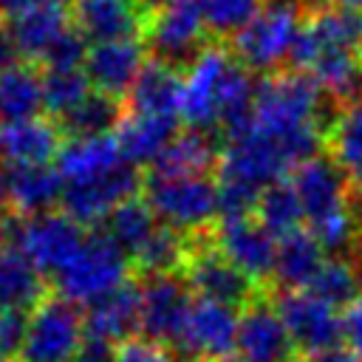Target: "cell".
<instances>
[{"instance_id": "obj_17", "label": "cell", "mask_w": 362, "mask_h": 362, "mask_svg": "<svg viewBox=\"0 0 362 362\" xmlns=\"http://www.w3.org/2000/svg\"><path fill=\"white\" fill-rule=\"evenodd\" d=\"M71 20L93 45L136 40L150 23L139 0H71Z\"/></svg>"}, {"instance_id": "obj_26", "label": "cell", "mask_w": 362, "mask_h": 362, "mask_svg": "<svg viewBox=\"0 0 362 362\" xmlns=\"http://www.w3.org/2000/svg\"><path fill=\"white\" fill-rule=\"evenodd\" d=\"M14 40H17V48L23 54V59L28 62H42V57L48 54V48L74 25L71 20V6L65 3H51V6H40V8H31L14 20H6Z\"/></svg>"}, {"instance_id": "obj_24", "label": "cell", "mask_w": 362, "mask_h": 362, "mask_svg": "<svg viewBox=\"0 0 362 362\" xmlns=\"http://www.w3.org/2000/svg\"><path fill=\"white\" fill-rule=\"evenodd\" d=\"M8 167H11V173H8V212H17L23 218H34L42 212H54V206L62 204L65 181L57 173V167H48V164H37V167L8 164Z\"/></svg>"}, {"instance_id": "obj_4", "label": "cell", "mask_w": 362, "mask_h": 362, "mask_svg": "<svg viewBox=\"0 0 362 362\" xmlns=\"http://www.w3.org/2000/svg\"><path fill=\"white\" fill-rule=\"evenodd\" d=\"M127 272L130 255L102 229H93L90 235H85L79 252L68 260V266L54 277V288L59 297L76 305H90L124 286Z\"/></svg>"}, {"instance_id": "obj_38", "label": "cell", "mask_w": 362, "mask_h": 362, "mask_svg": "<svg viewBox=\"0 0 362 362\" xmlns=\"http://www.w3.org/2000/svg\"><path fill=\"white\" fill-rule=\"evenodd\" d=\"M198 8L209 34L235 37L255 20V14L263 8V0H198Z\"/></svg>"}, {"instance_id": "obj_41", "label": "cell", "mask_w": 362, "mask_h": 362, "mask_svg": "<svg viewBox=\"0 0 362 362\" xmlns=\"http://www.w3.org/2000/svg\"><path fill=\"white\" fill-rule=\"evenodd\" d=\"M342 339L362 359V297L354 300L342 314Z\"/></svg>"}, {"instance_id": "obj_47", "label": "cell", "mask_w": 362, "mask_h": 362, "mask_svg": "<svg viewBox=\"0 0 362 362\" xmlns=\"http://www.w3.org/2000/svg\"><path fill=\"white\" fill-rule=\"evenodd\" d=\"M139 3L150 11V8H161V6H164V3H170V0H139Z\"/></svg>"}, {"instance_id": "obj_6", "label": "cell", "mask_w": 362, "mask_h": 362, "mask_svg": "<svg viewBox=\"0 0 362 362\" xmlns=\"http://www.w3.org/2000/svg\"><path fill=\"white\" fill-rule=\"evenodd\" d=\"M144 201L164 226L178 232H198L218 218V184L204 175H161L150 173Z\"/></svg>"}, {"instance_id": "obj_49", "label": "cell", "mask_w": 362, "mask_h": 362, "mask_svg": "<svg viewBox=\"0 0 362 362\" xmlns=\"http://www.w3.org/2000/svg\"><path fill=\"white\" fill-rule=\"evenodd\" d=\"M308 362H311V359H308Z\"/></svg>"}, {"instance_id": "obj_40", "label": "cell", "mask_w": 362, "mask_h": 362, "mask_svg": "<svg viewBox=\"0 0 362 362\" xmlns=\"http://www.w3.org/2000/svg\"><path fill=\"white\" fill-rule=\"evenodd\" d=\"M28 314L25 311H0V362L20 359L25 342Z\"/></svg>"}, {"instance_id": "obj_10", "label": "cell", "mask_w": 362, "mask_h": 362, "mask_svg": "<svg viewBox=\"0 0 362 362\" xmlns=\"http://www.w3.org/2000/svg\"><path fill=\"white\" fill-rule=\"evenodd\" d=\"M139 189H141L139 167H133L130 161H122L119 167L102 175L65 184L62 212L71 215L79 226H99L119 204L136 198Z\"/></svg>"}, {"instance_id": "obj_36", "label": "cell", "mask_w": 362, "mask_h": 362, "mask_svg": "<svg viewBox=\"0 0 362 362\" xmlns=\"http://www.w3.org/2000/svg\"><path fill=\"white\" fill-rule=\"evenodd\" d=\"M311 294H317L320 300H325L334 308H348L354 300L362 297V274L359 266L351 263L348 257H328L320 272L314 274V280L308 283Z\"/></svg>"}, {"instance_id": "obj_21", "label": "cell", "mask_w": 362, "mask_h": 362, "mask_svg": "<svg viewBox=\"0 0 362 362\" xmlns=\"http://www.w3.org/2000/svg\"><path fill=\"white\" fill-rule=\"evenodd\" d=\"M65 133L59 130L57 119L34 116L23 122L0 124V161L14 167H37L57 161Z\"/></svg>"}, {"instance_id": "obj_29", "label": "cell", "mask_w": 362, "mask_h": 362, "mask_svg": "<svg viewBox=\"0 0 362 362\" xmlns=\"http://www.w3.org/2000/svg\"><path fill=\"white\" fill-rule=\"evenodd\" d=\"M42 110V74H37L31 62H17L0 74V124L34 119Z\"/></svg>"}, {"instance_id": "obj_16", "label": "cell", "mask_w": 362, "mask_h": 362, "mask_svg": "<svg viewBox=\"0 0 362 362\" xmlns=\"http://www.w3.org/2000/svg\"><path fill=\"white\" fill-rule=\"evenodd\" d=\"M238 354L243 362H300L297 345L286 331L274 303L255 300L238 322Z\"/></svg>"}, {"instance_id": "obj_30", "label": "cell", "mask_w": 362, "mask_h": 362, "mask_svg": "<svg viewBox=\"0 0 362 362\" xmlns=\"http://www.w3.org/2000/svg\"><path fill=\"white\" fill-rule=\"evenodd\" d=\"M331 158L342 167V173L362 187V96L351 99L328 127Z\"/></svg>"}, {"instance_id": "obj_43", "label": "cell", "mask_w": 362, "mask_h": 362, "mask_svg": "<svg viewBox=\"0 0 362 362\" xmlns=\"http://www.w3.org/2000/svg\"><path fill=\"white\" fill-rule=\"evenodd\" d=\"M76 362H119V356H116L113 345H105V342H96V339L85 337V345H82Z\"/></svg>"}, {"instance_id": "obj_39", "label": "cell", "mask_w": 362, "mask_h": 362, "mask_svg": "<svg viewBox=\"0 0 362 362\" xmlns=\"http://www.w3.org/2000/svg\"><path fill=\"white\" fill-rule=\"evenodd\" d=\"M88 51H90V45H88L85 34H82L76 25H71V28L48 48V54L42 57V65H45V71H74V68H85Z\"/></svg>"}, {"instance_id": "obj_25", "label": "cell", "mask_w": 362, "mask_h": 362, "mask_svg": "<svg viewBox=\"0 0 362 362\" xmlns=\"http://www.w3.org/2000/svg\"><path fill=\"white\" fill-rule=\"evenodd\" d=\"M184 74L173 65L150 59L127 90V113L147 116H178Z\"/></svg>"}, {"instance_id": "obj_46", "label": "cell", "mask_w": 362, "mask_h": 362, "mask_svg": "<svg viewBox=\"0 0 362 362\" xmlns=\"http://www.w3.org/2000/svg\"><path fill=\"white\" fill-rule=\"evenodd\" d=\"M331 6H339L348 11H362V0H331Z\"/></svg>"}, {"instance_id": "obj_3", "label": "cell", "mask_w": 362, "mask_h": 362, "mask_svg": "<svg viewBox=\"0 0 362 362\" xmlns=\"http://www.w3.org/2000/svg\"><path fill=\"white\" fill-rule=\"evenodd\" d=\"M322 107L325 90L308 74L286 71L257 82L249 124L272 139L297 167L300 161L317 156Z\"/></svg>"}, {"instance_id": "obj_32", "label": "cell", "mask_w": 362, "mask_h": 362, "mask_svg": "<svg viewBox=\"0 0 362 362\" xmlns=\"http://www.w3.org/2000/svg\"><path fill=\"white\" fill-rule=\"evenodd\" d=\"M218 161L215 141L204 130H187L173 139V144L156 158L153 173L161 175H204Z\"/></svg>"}, {"instance_id": "obj_13", "label": "cell", "mask_w": 362, "mask_h": 362, "mask_svg": "<svg viewBox=\"0 0 362 362\" xmlns=\"http://www.w3.org/2000/svg\"><path fill=\"white\" fill-rule=\"evenodd\" d=\"M280 320L286 322L288 337L294 339L300 354L317 356L328 348H337L342 339V317L339 308L328 305L311 291H280L274 300Z\"/></svg>"}, {"instance_id": "obj_15", "label": "cell", "mask_w": 362, "mask_h": 362, "mask_svg": "<svg viewBox=\"0 0 362 362\" xmlns=\"http://www.w3.org/2000/svg\"><path fill=\"white\" fill-rule=\"evenodd\" d=\"M212 240L255 283H263V280L274 277L277 240L257 218H252V215H246V218H221Z\"/></svg>"}, {"instance_id": "obj_5", "label": "cell", "mask_w": 362, "mask_h": 362, "mask_svg": "<svg viewBox=\"0 0 362 362\" xmlns=\"http://www.w3.org/2000/svg\"><path fill=\"white\" fill-rule=\"evenodd\" d=\"M303 20L294 0H269L255 20L232 37V54L243 68L274 71L291 59Z\"/></svg>"}, {"instance_id": "obj_35", "label": "cell", "mask_w": 362, "mask_h": 362, "mask_svg": "<svg viewBox=\"0 0 362 362\" xmlns=\"http://www.w3.org/2000/svg\"><path fill=\"white\" fill-rule=\"evenodd\" d=\"M257 221L274 235V238H286L291 232L300 229V223L305 221L303 204L297 189L291 187V181H274L269 184L260 198H257Z\"/></svg>"}, {"instance_id": "obj_44", "label": "cell", "mask_w": 362, "mask_h": 362, "mask_svg": "<svg viewBox=\"0 0 362 362\" xmlns=\"http://www.w3.org/2000/svg\"><path fill=\"white\" fill-rule=\"evenodd\" d=\"M51 3H62V0H0V20H14L31 8L51 6Z\"/></svg>"}, {"instance_id": "obj_19", "label": "cell", "mask_w": 362, "mask_h": 362, "mask_svg": "<svg viewBox=\"0 0 362 362\" xmlns=\"http://www.w3.org/2000/svg\"><path fill=\"white\" fill-rule=\"evenodd\" d=\"M147 45L136 40H113V42H96L88 51L85 59V74L93 85V90L110 93V96H124L141 68L147 65Z\"/></svg>"}, {"instance_id": "obj_18", "label": "cell", "mask_w": 362, "mask_h": 362, "mask_svg": "<svg viewBox=\"0 0 362 362\" xmlns=\"http://www.w3.org/2000/svg\"><path fill=\"white\" fill-rule=\"evenodd\" d=\"M348 175L328 156H311L291 170V187L300 195L308 223L322 221L325 215L348 206Z\"/></svg>"}, {"instance_id": "obj_37", "label": "cell", "mask_w": 362, "mask_h": 362, "mask_svg": "<svg viewBox=\"0 0 362 362\" xmlns=\"http://www.w3.org/2000/svg\"><path fill=\"white\" fill-rule=\"evenodd\" d=\"M93 90L85 68L74 71H45L42 74V96H45V113L51 119H62L71 113L88 93Z\"/></svg>"}, {"instance_id": "obj_31", "label": "cell", "mask_w": 362, "mask_h": 362, "mask_svg": "<svg viewBox=\"0 0 362 362\" xmlns=\"http://www.w3.org/2000/svg\"><path fill=\"white\" fill-rule=\"evenodd\" d=\"M122 119L124 113L116 96L90 90L71 113L57 119V124L68 139H82V136H110L122 124Z\"/></svg>"}, {"instance_id": "obj_42", "label": "cell", "mask_w": 362, "mask_h": 362, "mask_svg": "<svg viewBox=\"0 0 362 362\" xmlns=\"http://www.w3.org/2000/svg\"><path fill=\"white\" fill-rule=\"evenodd\" d=\"M17 62H23V54L17 48V40H14L8 23L0 20V74L8 71V68H14Z\"/></svg>"}, {"instance_id": "obj_22", "label": "cell", "mask_w": 362, "mask_h": 362, "mask_svg": "<svg viewBox=\"0 0 362 362\" xmlns=\"http://www.w3.org/2000/svg\"><path fill=\"white\" fill-rule=\"evenodd\" d=\"M48 297L45 274L11 243H0V311L31 314Z\"/></svg>"}, {"instance_id": "obj_7", "label": "cell", "mask_w": 362, "mask_h": 362, "mask_svg": "<svg viewBox=\"0 0 362 362\" xmlns=\"http://www.w3.org/2000/svg\"><path fill=\"white\" fill-rule=\"evenodd\" d=\"M85 345V314L76 303L48 294L31 314L17 362H76Z\"/></svg>"}, {"instance_id": "obj_33", "label": "cell", "mask_w": 362, "mask_h": 362, "mask_svg": "<svg viewBox=\"0 0 362 362\" xmlns=\"http://www.w3.org/2000/svg\"><path fill=\"white\" fill-rule=\"evenodd\" d=\"M96 229H102L107 238H113L133 260V255L150 240V235L158 229V218L150 209V204L144 198H130L124 204H119Z\"/></svg>"}, {"instance_id": "obj_48", "label": "cell", "mask_w": 362, "mask_h": 362, "mask_svg": "<svg viewBox=\"0 0 362 362\" xmlns=\"http://www.w3.org/2000/svg\"><path fill=\"white\" fill-rule=\"evenodd\" d=\"M223 362H243V359H223Z\"/></svg>"}, {"instance_id": "obj_1", "label": "cell", "mask_w": 362, "mask_h": 362, "mask_svg": "<svg viewBox=\"0 0 362 362\" xmlns=\"http://www.w3.org/2000/svg\"><path fill=\"white\" fill-rule=\"evenodd\" d=\"M288 62L308 74L328 96L359 99L362 14L339 6H325L314 11L303 23Z\"/></svg>"}, {"instance_id": "obj_27", "label": "cell", "mask_w": 362, "mask_h": 362, "mask_svg": "<svg viewBox=\"0 0 362 362\" xmlns=\"http://www.w3.org/2000/svg\"><path fill=\"white\" fill-rule=\"evenodd\" d=\"M124 161L116 136H82V139H68L57 156V173L62 175L65 184L85 181L93 175H102Z\"/></svg>"}, {"instance_id": "obj_12", "label": "cell", "mask_w": 362, "mask_h": 362, "mask_svg": "<svg viewBox=\"0 0 362 362\" xmlns=\"http://www.w3.org/2000/svg\"><path fill=\"white\" fill-rule=\"evenodd\" d=\"M141 288V320L139 334L147 342L173 348L181 337L189 314V283L181 274H147L139 280Z\"/></svg>"}, {"instance_id": "obj_2", "label": "cell", "mask_w": 362, "mask_h": 362, "mask_svg": "<svg viewBox=\"0 0 362 362\" xmlns=\"http://www.w3.org/2000/svg\"><path fill=\"white\" fill-rule=\"evenodd\" d=\"M255 90L257 85L252 82L249 68H243L232 51L209 45L184 74L178 116L192 130L209 133L223 127L232 133L252 116Z\"/></svg>"}, {"instance_id": "obj_9", "label": "cell", "mask_w": 362, "mask_h": 362, "mask_svg": "<svg viewBox=\"0 0 362 362\" xmlns=\"http://www.w3.org/2000/svg\"><path fill=\"white\" fill-rule=\"evenodd\" d=\"M204 20H201V8L198 0H170L161 8H156V14L147 23V48L153 54V59L173 65L178 71L189 68L195 62V57L206 48L204 45Z\"/></svg>"}, {"instance_id": "obj_28", "label": "cell", "mask_w": 362, "mask_h": 362, "mask_svg": "<svg viewBox=\"0 0 362 362\" xmlns=\"http://www.w3.org/2000/svg\"><path fill=\"white\" fill-rule=\"evenodd\" d=\"M325 263V252L311 235V229H297L277 243L274 257V283L283 291H303Z\"/></svg>"}, {"instance_id": "obj_20", "label": "cell", "mask_w": 362, "mask_h": 362, "mask_svg": "<svg viewBox=\"0 0 362 362\" xmlns=\"http://www.w3.org/2000/svg\"><path fill=\"white\" fill-rule=\"evenodd\" d=\"M141 320V288L139 280H127L116 291L85 308V337L105 345H124L139 331Z\"/></svg>"}, {"instance_id": "obj_45", "label": "cell", "mask_w": 362, "mask_h": 362, "mask_svg": "<svg viewBox=\"0 0 362 362\" xmlns=\"http://www.w3.org/2000/svg\"><path fill=\"white\" fill-rule=\"evenodd\" d=\"M311 362H362L348 345L342 348V345H337V348H328V351H322V354H317V356H311Z\"/></svg>"}, {"instance_id": "obj_11", "label": "cell", "mask_w": 362, "mask_h": 362, "mask_svg": "<svg viewBox=\"0 0 362 362\" xmlns=\"http://www.w3.org/2000/svg\"><path fill=\"white\" fill-rule=\"evenodd\" d=\"M184 280L198 297L223 303L229 308H246L257 300L255 294V280L243 274L218 246L198 240L189 249L187 266H184Z\"/></svg>"}, {"instance_id": "obj_8", "label": "cell", "mask_w": 362, "mask_h": 362, "mask_svg": "<svg viewBox=\"0 0 362 362\" xmlns=\"http://www.w3.org/2000/svg\"><path fill=\"white\" fill-rule=\"evenodd\" d=\"M238 308L195 297L173 354L181 362H223L238 351Z\"/></svg>"}, {"instance_id": "obj_34", "label": "cell", "mask_w": 362, "mask_h": 362, "mask_svg": "<svg viewBox=\"0 0 362 362\" xmlns=\"http://www.w3.org/2000/svg\"><path fill=\"white\" fill-rule=\"evenodd\" d=\"M189 249L192 246L184 240V232L161 223L150 235V240L133 255V266L139 269L141 277H147V274H178L187 266Z\"/></svg>"}, {"instance_id": "obj_23", "label": "cell", "mask_w": 362, "mask_h": 362, "mask_svg": "<svg viewBox=\"0 0 362 362\" xmlns=\"http://www.w3.org/2000/svg\"><path fill=\"white\" fill-rule=\"evenodd\" d=\"M116 141L133 167L156 164V158L173 144L178 136V116H147V113H127L116 127Z\"/></svg>"}, {"instance_id": "obj_14", "label": "cell", "mask_w": 362, "mask_h": 362, "mask_svg": "<svg viewBox=\"0 0 362 362\" xmlns=\"http://www.w3.org/2000/svg\"><path fill=\"white\" fill-rule=\"evenodd\" d=\"M85 240L82 226L65 212H42L25 218L17 235V249L48 277H57Z\"/></svg>"}]
</instances>
